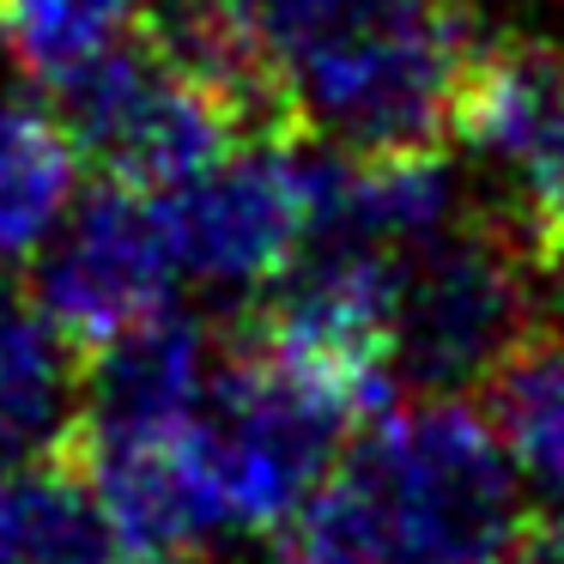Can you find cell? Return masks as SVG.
Instances as JSON below:
<instances>
[{
	"instance_id": "5bb4252c",
	"label": "cell",
	"mask_w": 564,
	"mask_h": 564,
	"mask_svg": "<svg viewBox=\"0 0 564 564\" xmlns=\"http://www.w3.org/2000/svg\"><path fill=\"white\" fill-rule=\"evenodd\" d=\"M79 152L55 110L0 98V261H25L74 207Z\"/></svg>"
},
{
	"instance_id": "9a60e30c",
	"label": "cell",
	"mask_w": 564,
	"mask_h": 564,
	"mask_svg": "<svg viewBox=\"0 0 564 564\" xmlns=\"http://www.w3.org/2000/svg\"><path fill=\"white\" fill-rule=\"evenodd\" d=\"M474 401L516 467L564 498V328H540L534 340H522Z\"/></svg>"
},
{
	"instance_id": "7a4b0ae2",
	"label": "cell",
	"mask_w": 564,
	"mask_h": 564,
	"mask_svg": "<svg viewBox=\"0 0 564 564\" xmlns=\"http://www.w3.org/2000/svg\"><path fill=\"white\" fill-rule=\"evenodd\" d=\"M297 98L304 140L340 159L449 152L455 98L486 50L474 0H249Z\"/></svg>"
},
{
	"instance_id": "2e32d148",
	"label": "cell",
	"mask_w": 564,
	"mask_h": 564,
	"mask_svg": "<svg viewBox=\"0 0 564 564\" xmlns=\"http://www.w3.org/2000/svg\"><path fill=\"white\" fill-rule=\"evenodd\" d=\"M147 0H0V43L43 86L134 31Z\"/></svg>"
},
{
	"instance_id": "8992f818",
	"label": "cell",
	"mask_w": 564,
	"mask_h": 564,
	"mask_svg": "<svg viewBox=\"0 0 564 564\" xmlns=\"http://www.w3.org/2000/svg\"><path fill=\"white\" fill-rule=\"evenodd\" d=\"M449 147L498 183V213L528 249L564 243V37L491 31L455 98Z\"/></svg>"
},
{
	"instance_id": "7c38bea8",
	"label": "cell",
	"mask_w": 564,
	"mask_h": 564,
	"mask_svg": "<svg viewBox=\"0 0 564 564\" xmlns=\"http://www.w3.org/2000/svg\"><path fill=\"white\" fill-rule=\"evenodd\" d=\"M0 564H134L62 443L0 462Z\"/></svg>"
},
{
	"instance_id": "6da1fadb",
	"label": "cell",
	"mask_w": 564,
	"mask_h": 564,
	"mask_svg": "<svg viewBox=\"0 0 564 564\" xmlns=\"http://www.w3.org/2000/svg\"><path fill=\"white\" fill-rule=\"evenodd\" d=\"M528 522L522 467L479 401H406L273 534L280 564H498Z\"/></svg>"
},
{
	"instance_id": "e0dca14e",
	"label": "cell",
	"mask_w": 564,
	"mask_h": 564,
	"mask_svg": "<svg viewBox=\"0 0 564 564\" xmlns=\"http://www.w3.org/2000/svg\"><path fill=\"white\" fill-rule=\"evenodd\" d=\"M498 564H564V510L528 516V522L516 528V540L503 546Z\"/></svg>"
},
{
	"instance_id": "9c48e42d",
	"label": "cell",
	"mask_w": 564,
	"mask_h": 564,
	"mask_svg": "<svg viewBox=\"0 0 564 564\" xmlns=\"http://www.w3.org/2000/svg\"><path fill=\"white\" fill-rule=\"evenodd\" d=\"M55 443L79 462L134 564H195L237 522L195 425L159 437H91L67 425Z\"/></svg>"
},
{
	"instance_id": "277c9868",
	"label": "cell",
	"mask_w": 564,
	"mask_h": 564,
	"mask_svg": "<svg viewBox=\"0 0 564 564\" xmlns=\"http://www.w3.org/2000/svg\"><path fill=\"white\" fill-rule=\"evenodd\" d=\"M219 377L207 382L195 431L213 455L231 516L261 534H280L334 479L365 419L389 413V401L261 346L219 340Z\"/></svg>"
},
{
	"instance_id": "52a82bcc",
	"label": "cell",
	"mask_w": 564,
	"mask_h": 564,
	"mask_svg": "<svg viewBox=\"0 0 564 564\" xmlns=\"http://www.w3.org/2000/svg\"><path fill=\"white\" fill-rule=\"evenodd\" d=\"M176 273H183V261H176L159 195L98 183L43 237V249L31 256L25 292L55 322V334L74 352H86V346L171 310Z\"/></svg>"
},
{
	"instance_id": "8fae6325",
	"label": "cell",
	"mask_w": 564,
	"mask_h": 564,
	"mask_svg": "<svg viewBox=\"0 0 564 564\" xmlns=\"http://www.w3.org/2000/svg\"><path fill=\"white\" fill-rule=\"evenodd\" d=\"M207 328L183 310L134 322L79 352L74 425L91 437H159L188 431L207 401Z\"/></svg>"
},
{
	"instance_id": "30bf717a",
	"label": "cell",
	"mask_w": 564,
	"mask_h": 564,
	"mask_svg": "<svg viewBox=\"0 0 564 564\" xmlns=\"http://www.w3.org/2000/svg\"><path fill=\"white\" fill-rule=\"evenodd\" d=\"M134 37L164 67H176L188 86L207 91L231 116L243 147L304 140L292 79H285L261 19L249 13V0H147L134 19Z\"/></svg>"
},
{
	"instance_id": "3957f363",
	"label": "cell",
	"mask_w": 564,
	"mask_h": 564,
	"mask_svg": "<svg viewBox=\"0 0 564 564\" xmlns=\"http://www.w3.org/2000/svg\"><path fill=\"white\" fill-rule=\"evenodd\" d=\"M540 334L534 249L498 207L467 200L394 261L389 377L413 401H467Z\"/></svg>"
},
{
	"instance_id": "ac0fdd59",
	"label": "cell",
	"mask_w": 564,
	"mask_h": 564,
	"mask_svg": "<svg viewBox=\"0 0 564 564\" xmlns=\"http://www.w3.org/2000/svg\"><path fill=\"white\" fill-rule=\"evenodd\" d=\"M195 564H200V558H195Z\"/></svg>"
},
{
	"instance_id": "5b68a950",
	"label": "cell",
	"mask_w": 564,
	"mask_h": 564,
	"mask_svg": "<svg viewBox=\"0 0 564 564\" xmlns=\"http://www.w3.org/2000/svg\"><path fill=\"white\" fill-rule=\"evenodd\" d=\"M50 110L74 140L79 171L140 195H171L176 183L243 147L231 116L140 37L110 43L74 74L50 79Z\"/></svg>"
},
{
	"instance_id": "ba28073f",
	"label": "cell",
	"mask_w": 564,
	"mask_h": 564,
	"mask_svg": "<svg viewBox=\"0 0 564 564\" xmlns=\"http://www.w3.org/2000/svg\"><path fill=\"white\" fill-rule=\"evenodd\" d=\"M164 225L183 273L207 285H243L261 292L268 280H280L285 261L297 256L310 225V176L304 152L292 147H237L219 164H207L200 176L176 183L171 195H159Z\"/></svg>"
},
{
	"instance_id": "4fadbf2b",
	"label": "cell",
	"mask_w": 564,
	"mask_h": 564,
	"mask_svg": "<svg viewBox=\"0 0 564 564\" xmlns=\"http://www.w3.org/2000/svg\"><path fill=\"white\" fill-rule=\"evenodd\" d=\"M79 352L31 304L25 285L0 280V462L37 455L74 425Z\"/></svg>"
}]
</instances>
